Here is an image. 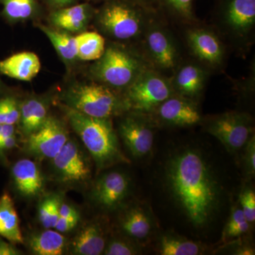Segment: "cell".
I'll return each mask as SVG.
<instances>
[{
	"label": "cell",
	"instance_id": "24",
	"mask_svg": "<svg viewBox=\"0 0 255 255\" xmlns=\"http://www.w3.org/2000/svg\"><path fill=\"white\" fill-rule=\"evenodd\" d=\"M158 252L162 255H200L205 254L206 247L175 233H167L159 238Z\"/></svg>",
	"mask_w": 255,
	"mask_h": 255
},
{
	"label": "cell",
	"instance_id": "27",
	"mask_svg": "<svg viewBox=\"0 0 255 255\" xmlns=\"http://www.w3.org/2000/svg\"><path fill=\"white\" fill-rule=\"evenodd\" d=\"M41 31L48 37L57 53L63 59L71 61L77 58L76 43L75 37L65 32L57 31L48 26L39 25Z\"/></svg>",
	"mask_w": 255,
	"mask_h": 255
},
{
	"label": "cell",
	"instance_id": "28",
	"mask_svg": "<svg viewBox=\"0 0 255 255\" xmlns=\"http://www.w3.org/2000/svg\"><path fill=\"white\" fill-rule=\"evenodd\" d=\"M4 17L11 22L31 18L36 9V0H0Z\"/></svg>",
	"mask_w": 255,
	"mask_h": 255
},
{
	"label": "cell",
	"instance_id": "16",
	"mask_svg": "<svg viewBox=\"0 0 255 255\" xmlns=\"http://www.w3.org/2000/svg\"><path fill=\"white\" fill-rule=\"evenodd\" d=\"M107 238L100 223L91 222L85 225L78 231L71 243V253L77 255L103 254Z\"/></svg>",
	"mask_w": 255,
	"mask_h": 255
},
{
	"label": "cell",
	"instance_id": "23",
	"mask_svg": "<svg viewBox=\"0 0 255 255\" xmlns=\"http://www.w3.org/2000/svg\"><path fill=\"white\" fill-rule=\"evenodd\" d=\"M68 246L66 238L61 233L53 230L32 235L28 240V247L33 255H63Z\"/></svg>",
	"mask_w": 255,
	"mask_h": 255
},
{
	"label": "cell",
	"instance_id": "35",
	"mask_svg": "<svg viewBox=\"0 0 255 255\" xmlns=\"http://www.w3.org/2000/svg\"><path fill=\"white\" fill-rule=\"evenodd\" d=\"M167 4L183 16H190L193 0H165Z\"/></svg>",
	"mask_w": 255,
	"mask_h": 255
},
{
	"label": "cell",
	"instance_id": "43",
	"mask_svg": "<svg viewBox=\"0 0 255 255\" xmlns=\"http://www.w3.org/2000/svg\"><path fill=\"white\" fill-rule=\"evenodd\" d=\"M135 1H143V2H145V1H147V0H135Z\"/></svg>",
	"mask_w": 255,
	"mask_h": 255
},
{
	"label": "cell",
	"instance_id": "2",
	"mask_svg": "<svg viewBox=\"0 0 255 255\" xmlns=\"http://www.w3.org/2000/svg\"><path fill=\"white\" fill-rule=\"evenodd\" d=\"M64 112L74 131L94 159L98 170L119 163H129L124 155L110 119L95 118L64 105Z\"/></svg>",
	"mask_w": 255,
	"mask_h": 255
},
{
	"label": "cell",
	"instance_id": "22",
	"mask_svg": "<svg viewBox=\"0 0 255 255\" xmlns=\"http://www.w3.org/2000/svg\"><path fill=\"white\" fill-rule=\"evenodd\" d=\"M226 19L235 31L243 33L251 29L255 22V0H231Z\"/></svg>",
	"mask_w": 255,
	"mask_h": 255
},
{
	"label": "cell",
	"instance_id": "14",
	"mask_svg": "<svg viewBox=\"0 0 255 255\" xmlns=\"http://www.w3.org/2000/svg\"><path fill=\"white\" fill-rule=\"evenodd\" d=\"M11 176L16 190L24 197H36L43 190L44 178L31 159L18 160L11 168Z\"/></svg>",
	"mask_w": 255,
	"mask_h": 255
},
{
	"label": "cell",
	"instance_id": "21",
	"mask_svg": "<svg viewBox=\"0 0 255 255\" xmlns=\"http://www.w3.org/2000/svg\"><path fill=\"white\" fill-rule=\"evenodd\" d=\"M147 43L152 58L161 68H172L177 63L175 47L165 33L155 29L147 35Z\"/></svg>",
	"mask_w": 255,
	"mask_h": 255
},
{
	"label": "cell",
	"instance_id": "11",
	"mask_svg": "<svg viewBox=\"0 0 255 255\" xmlns=\"http://www.w3.org/2000/svg\"><path fill=\"white\" fill-rule=\"evenodd\" d=\"M130 178L119 171H112L101 176L94 184L92 200L103 210L118 209L127 199L130 191Z\"/></svg>",
	"mask_w": 255,
	"mask_h": 255
},
{
	"label": "cell",
	"instance_id": "40",
	"mask_svg": "<svg viewBox=\"0 0 255 255\" xmlns=\"http://www.w3.org/2000/svg\"><path fill=\"white\" fill-rule=\"evenodd\" d=\"M16 134V127L15 125H8V124H0V140H3L5 137Z\"/></svg>",
	"mask_w": 255,
	"mask_h": 255
},
{
	"label": "cell",
	"instance_id": "31",
	"mask_svg": "<svg viewBox=\"0 0 255 255\" xmlns=\"http://www.w3.org/2000/svg\"><path fill=\"white\" fill-rule=\"evenodd\" d=\"M142 253V245L124 236L113 238L107 242L103 254L106 255H135Z\"/></svg>",
	"mask_w": 255,
	"mask_h": 255
},
{
	"label": "cell",
	"instance_id": "41",
	"mask_svg": "<svg viewBox=\"0 0 255 255\" xmlns=\"http://www.w3.org/2000/svg\"><path fill=\"white\" fill-rule=\"evenodd\" d=\"M48 1L52 6L59 9L71 4L75 0H48Z\"/></svg>",
	"mask_w": 255,
	"mask_h": 255
},
{
	"label": "cell",
	"instance_id": "18",
	"mask_svg": "<svg viewBox=\"0 0 255 255\" xmlns=\"http://www.w3.org/2000/svg\"><path fill=\"white\" fill-rule=\"evenodd\" d=\"M188 42L194 53L202 61L218 64L223 58V47L219 40L211 32L194 29L188 33Z\"/></svg>",
	"mask_w": 255,
	"mask_h": 255
},
{
	"label": "cell",
	"instance_id": "10",
	"mask_svg": "<svg viewBox=\"0 0 255 255\" xmlns=\"http://www.w3.org/2000/svg\"><path fill=\"white\" fill-rule=\"evenodd\" d=\"M99 23L110 36L125 40L138 34L142 21L136 10L122 3L113 2L102 9Z\"/></svg>",
	"mask_w": 255,
	"mask_h": 255
},
{
	"label": "cell",
	"instance_id": "19",
	"mask_svg": "<svg viewBox=\"0 0 255 255\" xmlns=\"http://www.w3.org/2000/svg\"><path fill=\"white\" fill-rule=\"evenodd\" d=\"M91 10L87 4L59 8L50 16V21L55 28L76 33L85 29L90 19Z\"/></svg>",
	"mask_w": 255,
	"mask_h": 255
},
{
	"label": "cell",
	"instance_id": "33",
	"mask_svg": "<svg viewBox=\"0 0 255 255\" xmlns=\"http://www.w3.org/2000/svg\"><path fill=\"white\" fill-rule=\"evenodd\" d=\"M238 203L247 221L251 225L255 221V193L254 189L250 186H246L242 189L238 199Z\"/></svg>",
	"mask_w": 255,
	"mask_h": 255
},
{
	"label": "cell",
	"instance_id": "12",
	"mask_svg": "<svg viewBox=\"0 0 255 255\" xmlns=\"http://www.w3.org/2000/svg\"><path fill=\"white\" fill-rule=\"evenodd\" d=\"M119 226L124 236L142 246L150 241L155 233L156 222L148 206L134 203L121 211Z\"/></svg>",
	"mask_w": 255,
	"mask_h": 255
},
{
	"label": "cell",
	"instance_id": "38",
	"mask_svg": "<svg viewBox=\"0 0 255 255\" xmlns=\"http://www.w3.org/2000/svg\"><path fill=\"white\" fill-rule=\"evenodd\" d=\"M59 218L80 221V214L76 209L73 206L65 204V203H61L60 206Z\"/></svg>",
	"mask_w": 255,
	"mask_h": 255
},
{
	"label": "cell",
	"instance_id": "25",
	"mask_svg": "<svg viewBox=\"0 0 255 255\" xmlns=\"http://www.w3.org/2000/svg\"><path fill=\"white\" fill-rule=\"evenodd\" d=\"M75 38L78 59L83 61L97 60L105 53V39L97 32H83Z\"/></svg>",
	"mask_w": 255,
	"mask_h": 255
},
{
	"label": "cell",
	"instance_id": "30",
	"mask_svg": "<svg viewBox=\"0 0 255 255\" xmlns=\"http://www.w3.org/2000/svg\"><path fill=\"white\" fill-rule=\"evenodd\" d=\"M60 196L50 195L45 198L38 206V219L43 228L52 229L59 218Z\"/></svg>",
	"mask_w": 255,
	"mask_h": 255
},
{
	"label": "cell",
	"instance_id": "39",
	"mask_svg": "<svg viewBox=\"0 0 255 255\" xmlns=\"http://www.w3.org/2000/svg\"><path fill=\"white\" fill-rule=\"evenodd\" d=\"M21 251H18L13 243H7L0 239V255H19Z\"/></svg>",
	"mask_w": 255,
	"mask_h": 255
},
{
	"label": "cell",
	"instance_id": "13",
	"mask_svg": "<svg viewBox=\"0 0 255 255\" xmlns=\"http://www.w3.org/2000/svg\"><path fill=\"white\" fill-rule=\"evenodd\" d=\"M159 119L164 124L177 127H191L201 122L197 106L184 97L171 96L156 109Z\"/></svg>",
	"mask_w": 255,
	"mask_h": 255
},
{
	"label": "cell",
	"instance_id": "36",
	"mask_svg": "<svg viewBox=\"0 0 255 255\" xmlns=\"http://www.w3.org/2000/svg\"><path fill=\"white\" fill-rule=\"evenodd\" d=\"M79 220L66 219L58 218V221L55 223L54 228L55 231L61 233H68L72 231L78 224Z\"/></svg>",
	"mask_w": 255,
	"mask_h": 255
},
{
	"label": "cell",
	"instance_id": "9",
	"mask_svg": "<svg viewBox=\"0 0 255 255\" xmlns=\"http://www.w3.org/2000/svg\"><path fill=\"white\" fill-rule=\"evenodd\" d=\"M145 115L134 112L119 124V135L130 155L135 159L145 158L150 155L153 148V129Z\"/></svg>",
	"mask_w": 255,
	"mask_h": 255
},
{
	"label": "cell",
	"instance_id": "3",
	"mask_svg": "<svg viewBox=\"0 0 255 255\" xmlns=\"http://www.w3.org/2000/svg\"><path fill=\"white\" fill-rule=\"evenodd\" d=\"M63 100L64 105L95 118L111 119L127 110L124 100L97 83L76 84L65 92Z\"/></svg>",
	"mask_w": 255,
	"mask_h": 255
},
{
	"label": "cell",
	"instance_id": "37",
	"mask_svg": "<svg viewBox=\"0 0 255 255\" xmlns=\"http://www.w3.org/2000/svg\"><path fill=\"white\" fill-rule=\"evenodd\" d=\"M17 145L18 140L16 134L0 140V157H4L8 152L14 149Z\"/></svg>",
	"mask_w": 255,
	"mask_h": 255
},
{
	"label": "cell",
	"instance_id": "8",
	"mask_svg": "<svg viewBox=\"0 0 255 255\" xmlns=\"http://www.w3.org/2000/svg\"><path fill=\"white\" fill-rule=\"evenodd\" d=\"M69 138L65 124L59 119L49 116L38 130L26 137L25 150L36 158L51 159Z\"/></svg>",
	"mask_w": 255,
	"mask_h": 255
},
{
	"label": "cell",
	"instance_id": "1",
	"mask_svg": "<svg viewBox=\"0 0 255 255\" xmlns=\"http://www.w3.org/2000/svg\"><path fill=\"white\" fill-rule=\"evenodd\" d=\"M169 195L188 222L205 228L219 212L222 186L206 155L196 147L174 151L164 165Z\"/></svg>",
	"mask_w": 255,
	"mask_h": 255
},
{
	"label": "cell",
	"instance_id": "6",
	"mask_svg": "<svg viewBox=\"0 0 255 255\" xmlns=\"http://www.w3.org/2000/svg\"><path fill=\"white\" fill-rule=\"evenodd\" d=\"M205 128L206 131L216 137L231 154L243 150L253 135L251 117L241 112H227L216 116L206 122Z\"/></svg>",
	"mask_w": 255,
	"mask_h": 255
},
{
	"label": "cell",
	"instance_id": "17",
	"mask_svg": "<svg viewBox=\"0 0 255 255\" xmlns=\"http://www.w3.org/2000/svg\"><path fill=\"white\" fill-rule=\"evenodd\" d=\"M19 110L18 124L25 137L38 130L49 117V103L44 99H27L20 103Z\"/></svg>",
	"mask_w": 255,
	"mask_h": 255
},
{
	"label": "cell",
	"instance_id": "34",
	"mask_svg": "<svg viewBox=\"0 0 255 255\" xmlns=\"http://www.w3.org/2000/svg\"><path fill=\"white\" fill-rule=\"evenodd\" d=\"M243 167L248 178L254 177L255 174V137L252 135L243 147Z\"/></svg>",
	"mask_w": 255,
	"mask_h": 255
},
{
	"label": "cell",
	"instance_id": "15",
	"mask_svg": "<svg viewBox=\"0 0 255 255\" xmlns=\"http://www.w3.org/2000/svg\"><path fill=\"white\" fill-rule=\"evenodd\" d=\"M41 61L33 52L16 53L0 61V73L9 78L29 82L41 70Z\"/></svg>",
	"mask_w": 255,
	"mask_h": 255
},
{
	"label": "cell",
	"instance_id": "32",
	"mask_svg": "<svg viewBox=\"0 0 255 255\" xmlns=\"http://www.w3.org/2000/svg\"><path fill=\"white\" fill-rule=\"evenodd\" d=\"M20 103L11 96L0 99V124L16 125L19 119Z\"/></svg>",
	"mask_w": 255,
	"mask_h": 255
},
{
	"label": "cell",
	"instance_id": "20",
	"mask_svg": "<svg viewBox=\"0 0 255 255\" xmlns=\"http://www.w3.org/2000/svg\"><path fill=\"white\" fill-rule=\"evenodd\" d=\"M0 236L13 244L23 242L14 201L7 192L0 197Z\"/></svg>",
	"mask_w": 255,
	"mask_h": 255
},
{
	"label": "cell",
	"instance_id": "5",
	"mask_svg": "<svg viewBox=\"0 0 255 255\" xmlns=\"http://www.w3.org/2000/svg\"><path fill=\"white\" fill-rule=\"evenodd\" d=\"M171 96L172 87L165 79L152 72L143 71L127 87L124 101L127 110L147 114L155 111Z\"/></svg>",
	"mask_w": 255,
	"mask_h": 255
},
{
	"label": "cell",
	"instance_id": "7",
	"mask_svg": "<svg viewBox=\"0 0 255 255\" xmlns=\"http://www.w3.org/2000/svg\"><path fill=\"white\" fill-rule=\"evenodd\" d=\"M51 160L55 176L60 182L82 184L88 182L91 178L90 158L77 140L69 138Z\"/></svg>",
	"mask_w": 255,
	"mask_h": 255
},
{
	"label": "cell",
	"instance_id": "42",
	"mask_svg": "<svg viewBox=\"0 0 255 255\" xmlns=\"http://www.w3.org/2000/svg\"><path fill=\"white\" fill-rule=\"evenodd\" d=\"M2 87H3V84H2V82H1V79H0V90H1V89H2Z\"/></svg>",
	"mask_w": 255,
	"mask_h": 255
},
{
	"label": "cell",
	"instance_id": "26",
	"mask_svg": "<svg viewBox=\"0 0 255 255\" xmlns=\"http://www.w3.org/2000/svg\"><path fill=\"white\" fill-rule=\"evenodd\" d=\"M204 83V74L195 65L183 67L176 77V87L184 97H193L199 95Z\"/></svg>",
	"mask_w": 255,
	"mask_h": 255
},
{
	"label": "cell",
	"instance_id": "29",
	"mask_svg": "<svg viewBox=\"0 0 255 255\" xmlns=\"http://www.w3.org/2000/svg\"><path fill=\"white\" fill-rule=\"evenodd\" d=\"M251 224L247 221L238 201L232 208L231 215L226 226L223 228L222 241L241 238L249 231Z\"/></svg>",
	"mask_w": 255,
	"mask_h": 255
},
{
	"label": "cell",
	"instance_id": "4",
	"mask_svg": "<svg viewBox=\"0 0 255 255\" xmlns=\"http://www.w3.org/2000/svg\"><path fill=\"white\" fill-rule=\"evenodd\" d=\"M143 71V65L137 55L115 45L106 48L91 68L94 78L115 88L128 87Z\"/></svg>",
	"mask_w": 255,
	"mask_h": 255
}]
</instances>
